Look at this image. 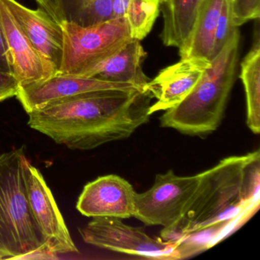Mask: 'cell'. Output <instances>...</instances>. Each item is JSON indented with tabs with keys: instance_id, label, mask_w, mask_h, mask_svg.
Wrapping results in <instances>:
<instances>
[{
	"instance_id": "obj_1",
	"label": "cell",
	"mask_w": 260,
	"mask_h": 260,
	"mask_svg": "<svg viewBox=\"0 0 260 260\" xmlns=\"http://www.w3.org/2000/svg\"><path fill=\"white\" fill-rule=\"evenodd\" d=\"M152 99L140 90L89 92L29 112L28 124L72 150H92L148 122Z\"/></svg>"
},
{
	"instance_id": "obj_2",
	"label": "cell",
	"mask_w": 260,
	"mask_h": 260,
	"mask_svg": "<svg viewBox=\"0 0 260 260\" xmlns=\"http://www.w3.org/2000/svg\"><path fill=\"white\" fill-rule=\"evenodd\" d=\"M259 151L229 156L200 173V180L185 214L164 229L160 238L173 242L220 222L238 230L259 208Z\"/></svg>"
},
{
	"instance_id": "obj_3",
	"label": "cell",
	"mask_w": 260,
	"mask_h": 260,
	"mask_svg": "<svg viewBox=\"0 0 260 260\" xmlns=\"http://www.w3.org/2000/svg\"><path fill=\"white\" fill-rule=\"evenodd\" d=\"M240 41L237 28L191 93L159 118L161 127L191 136H204L217 130L235 83Z\"/></svg>"
},
{
	"instance_id": "obj_4",
	"label": "cell",
	"mask_w": 260,
	"mask_h": 260,
	"mask_svg": "<svg viewBox=\"0 0 260 260\" xmlns=\"http://www.w3.org/2000/svg\"><path fill=\"white\" fill-rule=\"evenodd\" d=\"M25 159L23 147L0 154V259L48 251L28 202Z\"/></svg>"
},
{
	"instance_id": "obj_5",
	"label": "cell",
	"mask_w": 260,
	"mask_h": 260,
	"mask_svg": "<svg viewBox=\"0 0 260 260\" xmlns=\"http://www.w3.org/2000/svg\"><path fill=\"white\" fill-rule=\"evenodd\" d=\"M63 56L57 74L83 77L120 51L131 40L125 18H115L91 26L65 21Z\"/></svg>"
},
{
	"instance_id": "obj_6",
	"label": "cell",
	"mask_w": 260,
	"mask_h": 260,
	"mask_svg": "<svg viewBox=\"0 0 260 260\" xmlns=\"http://www.w3.org/2000/svg\"><path fill=\"white\" fill-rule=\"evenodd\" d=\"M200 180V173L180 176L170 170L157 174L151 188L135 194L133 217L147 226H162L164 229L178 223L185 214Z\"/></svg>"
},
{
	"instance_id": "obj_7",
	"label": "cell",
	"mask_w": 260,
	"mask_h": 260,
	"mask_svg": "<svg viewBox=\"0 0 260 260\" xmlns=\"http://www.w3.org/2000/svg\"><path fill=\"white\" fill-rule=\"evenodd\" d=\"M79 231L85 243L101 249L154 259L176 260L177 242L153 238L142 228L125 224L121 219L92 217Z\"/></svg>"
},
{
	"instance_id": "obj_8",
	"label": "cell",
	"mask_w": 260,
	"mask_h": 260,
	"mask_svg": "<svg viewBox=\"0 0 260 260\" xmlns=\"http://www.w3.org/2000/svg\"><path fill=\"white\" fill-rule=\"evenodd\" d=\"M25 179L30 208L47 249L52 253L78 252L55 199L39 169L25 159Z\"/></svg>"
},
{
	"instance_id": "obj_9",
	"label": "cell",
	"mask_w": 260,
	"mask_h": 260,
	"mask_svg": "<svg viewBox=\"0 0 260 260\" xmlns=\"http://www.w3.org/2000/svg\"><path fill=\"white\" fill-rule=\"evenodd\" d=\"M104 90L140 89L127 83H112L93 77L56 74L44 81L19 86L16 97L25 112L29 113L83 94Z\"/></svg>"
},
{
	"instance_id": "obj_10",
	"label": "cell",
	"mask_w": 260,
	"mask_h": 260,
	"mask_svg": "<svg viewBox=\"0 0 260 260\" xmlns=\"http://www.w3.org/2000/svg\"><path fill=\"white\" fill-rule=\"evenodd\" d=\"M0 29L5 40L12 74L19 86L44 81L57 74L21 29L4 0H0Z\"/></svg>"
},
{
	"instance_id": "obj_11",
	"label": "cell",
	"mask_w": 260,
	"mask_h": 260,
	"mask_svg": "<svg viewBox=\"0 0 260 260\" xmlns=\"http://www.w3.org/2000/svg\"><path fill=\"white\" fill-rule=\"evenodd\" d=\"M136 193L133 186L121 176H101L84 187L77 208L86 217L130 218L135 214Z\"/></svg>"
},
{
	"instance_id": "obj_12",
	"label": "cell",
	"mask_w": 260,
	"mask_h": 260,
	"mask_svg": "<svg viewBox=\"0 0 260 260\" xmlns=\"http://www.w3.org/2000/svg\"><path fill=\"white\" fill-rule=\"evenodd\" d=\"M211 61L199 57L181 58L177 63L161 70L145 87L156 100L150 107V114L176 107L186 99L199 83Z\"/></svg>"
},
{
	"instance_id": "obj_13",
	"label": "cell",
	"mask_w": 260,
	"mask_h": 260,
	"mask_svg": "<svg viewBox=\"0 0 260 260\" xmlns=\"http://www.w3.org/2000/svg\"><path fill=\"white\" fill-rule=\"evenodd\" d=\"M9 11L35 48L58 72L63 56V33L42 8L31 10L16 0H4Z\"/></svg>"
},
{
	"instance_id": "obj_14",
	"label": "cell",
	"mask_w": 260,
	"mask_h": 260,
	"mask_svg": "<svg viewBox=\"0 0 260 260\" xmlns=\"http://www.w3.org/2000/svg\"><path fill=\"white\" fill-rule=\"evenodd\" d=\"M147 55L140 41L132 39L118 52L89 70L83 77L127 83L145 92L146 86L150 80L143 71V63Z\"/></svg>"
},
{
	"instance_id": "obj_15",
	"label": "cell",
	"mask_w": 260,
	"mask_h": 260,
	"mask_svg": "<svg viewBox=\"0 0 260 260\" xmlns=\"http://www.w3.org/2000/svg\"><path fill=\"white\" fill-rule=\"evenodd\" d=\"M202 2L203 0H161L160 39L164 45L178 48L179 52L185 48Z\"/></svg>"
},
{
	"instance_id": "obj_16",
	"label": "cell",
	"mask_w": 260,
	"mask_h": 260,
	"mask_svg": "<svg viewBox=\"0 0 260 260\" xmlns=\"http://www.w3.org/2000/svg\"><path fill=\"white\" fill-rule=\"evenodd\" d=\"M253 42L243 58L240 78L246 94V124L254 134L260 132V35L259 19L255 20Z\"/></svg>"
},
{
	"instance_id": "obj_17",
	"label": "cell",
	"mask_w": 260,
	"mask_h": 260,
	"mask_svg": "<svg viewBox=\"0 0 260 260\" xmlns=\"http://www.w3.org/2000/svg\"><path fill=\"white\" fill-rule=\"evenodd\" d=\"M223 0H203L191 37L179 52L181 58L199 57L211 61L214 36Z\"/></svg>"
},
{
	"instance_id": "obj_18",
	"label": "cell",
	"mask_w": 260,
	"mask_h": 260,
	"mask_svg": "<svg viewBox=\"0 0 260 260\" xmlns=\"http://www.w3.org/2000/svg\"><path fill=\"white\" fill-rule=\"evenodd\" d=\"M113 0H63L67 21L91 26L114 19Z\"/></svg>"
},
{
	"instance_id": "obj_19",
	"label": "cell",
	"mask_w": 260,
	"mask_h": 260,
	"mask_svg": "<svg viewBox=\"0 0 260 260\" xmlns=\"http://www.w3.org/2000/svg\"><path fill=\"white\" fill-rule=\"evenodd\" d=\"M160 0H129L125 18L131 38L142 41L153 28L160 13Z\"/></svg>"
},
{
	"instance_id": "obj_20",
	"label": "cell",
	"mask_w": 260,
	"mask_h": 260,
	"mask_svg": "<svg viewBox=\"0 0 260 260\" xmlns=\"http://www.w3.org/2000/svg\"><path fill=\"white\" fill-rule=\"evenodd\" d=\"M235 28H234L232 23L231 1V0H223L221 12H220V17H219L218 22H217L215 36H214L211 60L220 52Z\"/></svg>"
},
{
	"instance_id": "obj_21",
	"label": "cell",
	"mask_w": 260,
	"mask_h": 260,
	"mask_svg": "<svg viewBox=\"0 0 260 260\" xmlns=\"http://www.w3.org/2000/svg\"><path fill=\"white\" fill-rule=\"evenodd\" d=\"M231 16L234 28H238L260 16V0H231Z\"/></svg>"
},
{
	"instance_id": "obj_22",
	"label": "cell",
	"mask_w": 260,
	"mask_h": 260,
	"mask_svg": "<svg viewBox=\"0 0 260 260\" xmlns=\"http://www.w3.org/2000/svg\"><path fill=\"white\" fill-rule=\"evenodd\" d=\"M19 89V82L13 74L0 72V103L16 96Z\"/></svg>"
},
{
	"instance_id": "obj_23",
	"label": "cell",
	"mask_w": 260,
	"mask_h": 260,
	"mask_svg": "<svg viewBox=\"0 0 260 260\" xmlns=\"http://www.w3.org/2000/svg\"><path fill=\"white\" fill-rule=\"evenodd\" d=\"M36 2L57 23L67 21L63 10V0H36Z\"/></svg>"
},
{
	"instance_id": "obj_24",
	"label": "cell",
	"mask_w": 260,
	"mask_h": 260,
	"mask_svg": "<svg viewBox=\"0 0 260 260\" xmlns=\"http://www.w3.org/2000/svg\"><path fill=\"white\" fill-rule=\"evenodd\" d=\"M0 72L12 74L10 59H9L5 40L1 29H0Z\"/></svg>"
},
{
	"instance_id": "obj_25",
	"label": "cell",
	"mask_w": 260,
	"mask_h": 260,
	"mask_svg": "<svg viewBox=\"0 0 260 260\" xmlns=\"http://www.w3.org/2000/svg\"><path fill=\"white\" fill-rule=\"evenodd\" d=\"M128 2L129 0H113L112 1L114 19L124 17Z\"/></svg>"
},
{
	"instance_id": "obj_26",
	"label": "cell",
	"mask_w": 260,
	"mask_h": 260,
	"mask_svg": "<svg viewBox=\"0 0 260 260\" xmlns=\"http://www.w3.org/2000/svg\"><path fill=\"white\" fill-rule=\"evenodd\" d=\"M160 1H161V0H160Z\"/></svg>"
}]
</instances>
